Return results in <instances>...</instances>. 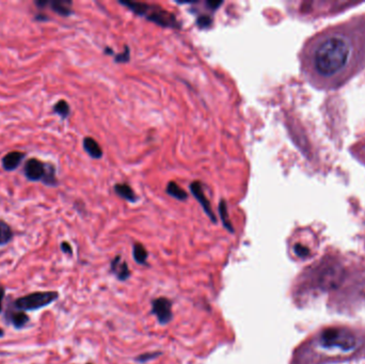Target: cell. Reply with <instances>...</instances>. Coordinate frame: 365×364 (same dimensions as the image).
Here are the masks:
<instances>
[{"label":"cell","instance_id":"cell-1","mask_svg":"<svg viewBox=\"0 0 365 364\" xmlns=\"http://www.w3.org/2000/svg\"><path fill=\"white\" fill-rule=\"evenodd\" d=\"M301 71L312 87L338 90L365 69V13L331 25L305 42Z\"/></svg>","mask_w":365,"mask_h":364},{"label":"cell","instance_id":"cell-2","mask_svg":"<svg viewBox=\"0 0 365 364\" xmlns=\"http://www.w3.org/2000/svg\"><path fill=\"white\" fill-rule=\"evenodd\" d=\"M362 339L349 328L332 327L319 331L309 342L305 353L307 364L354 355L362 345Z\"/></svg>","mask_w":365,"mask_h":364},{"label":"cell","instance_id":"cell-3","mask_svg":"<svg viewBox=\"0 0 365 364\" xmlns=\"http://www.w3.org/2000/svg\"><path fill=\"white\" fill-rule=\"evenodd\" d=\"M58 297L57 291H37L16 299L14 305L19 311H34L49 305Z\"/></svg>","mask_w":365,"mask_h":364},{"label":"cell","instance_id":"cell-4","mask_svg":"<svg viewBox=\"0 0 365 364\" xmlns=\"http://www.w3.org/2000/svg\"><path fill=\"white\" fill-rule=\"evenodd\" d=\"M145 16H146V18L148 20H151L152 23H155L162 27L180 28V23L176 20V17L173 14L162 10L159 6L148 4Z\"/></svg>","mask_w":365,"mask_h":364},{"label":"cell","instance_id":"cell-5","mask_svg":"<svg viewBox=\"0 0 365 364\" xmlns=\"http://www.w3.org/2000/svg\"><path fill=\"white\" fill-rule=\"evenodd\" d=\"M48 163H44L37 158L28 159L24 167V174L31 182H43L47 172Z\"/></svg>","mask_w":365,"mask_h":364},{"label":"cell","instance_id":"cell-6","mask_svg":"<svg viewBox=\"0 0 365 364\" xmlns=\"http://www.w3.org/2000/svg\"><path fill=\"white\" fill-rule=\"evenodd\" d=\"M152 313L156 315L161 325L168 324L173 317L172 302L164 297L155 299L152 302Z\"/></svg>","mask_w":365,"mask_h":364},{"label":"cell","instance_id":"cell-7","mask_svg":"<svg viewBox=\"0 0 365 364\" xmlns=\"http://www.w3.org/2000/svg\"><path fill=\"white\" fill-rule=\"evenodd\" d=\"M190 191H191V194L193 195V197L197 199V201L200 203V205L202 206L204 212L206 213V215L211 218V220L213 221V222H216L217 218H216V216H215V214L212 210L210 201L207 200V198L204 195V191H203L201 183H199V182L191 183L190 184Z\"/></svg>","mask_w":365,"mask_h":364},{"label":"cell","instance_id":"cell-8","mask_svg":"<svg viewBox=\"0 0 365 364\" xmlns=\"http://www.w3.org/2000/svg\"><path fill=\"white\" fill-rule=\"evenodd\" d=\"M26 157V154L23 152H10L2 158V168L5 171L15 170L20 162Z\"/></svg>","mask_w":365,"mask_h":364},{"label":"cell","instance_id":"cell-9","mask_svg":"<svg viewBox=\"0 0 365 364\" xmlns=\"http://www.w3.org/2000/svg\"><path fill=\"white\" fill-rule=\"evenodd\" d=\"M111 270L121 281H125L131 277V271L128 269L127 264L124 262V260L122 261L121 256H117V258L112 261Z\"/></svg>","mask_w":365,"mask_h":364},{"label":"cell","instance_id":"cell-10","mask_svg":"<svg viewBox=\"0 0 365 364\" xmlns=\"http://www.w3.org/2000/svg\"><path fill=\"white\" fill-rule=\"evenodd\" d=\"M349 152L363 166H365V136L358 139L353 146L349 147Z\"/></svg>","mask_w":365,"mask_h":364},{"label":"cell","instance_id":"cell-11","mask_svg":"<svg viewBox=\"0 0 365 364\" xmlns=\"http://www.w3.org/2000/svg\"><path fill=\"white\" fill-rule=\"evenodd\" d=\"M83 148H84V151L89 154V156H91L92 158H94V159L101 158V157L103 156V151H102L101 146H99L97 142L91 137L84 138Z\"/></svg>","mask_w":365,"mask_h":364},{"label":"cell","instance_id":"cell-12","mask_svg":"<svg viewBox=\"0 0 365 364\" xmlns=\"http://www.w3.org/2000/svg\"><path fill=\"white\" fill-rule=\"evenodd\" d=\"M114 191L118 196H120L121 198L125 199L126 201L130 202H136L138 200L137 196L134 192V190L132 189L131 186H128L126 184H117L116 186L113 187Z\"/></svg>","mask_w":365,"mask_h":364},{"label":"cell","instance_id":"cell-13","mask_svg":"<svg viewBox=\"0 0 365 364\" xmlns=\"http://www.w3.org/2000/svg\"><path fill=\"white\" fill-rule=\"evenodd\" d=\"M49 5H51V9L56 12L57 14H59L61 16H70L73 11L71 9L72 2L71 1H66V0H59V1H51L49 2Z\"/></svg>","mask_w":365,"mask_h":364},{"label":"cell","instance_id":"cell-14","mask_svg":"<svg viewBox=\"0 0 365 364\" xmlns=\"http://www.w3.org/2000/svg\"><path fill=\"white\" fill-rule=\"evenodd\" d=\"M167 194L171 197H173L174 199L181 200V201H183V200H186L188 198L187 192H186L185 190H183L175 182H170L168 184Z\"/></svg>","mask_w":365,"mask_h":364},{"label":"cell","instance_id":"cell-15","mask_svg":"<svg viewBox=\"0 0 365 364\" xmlns=\"http://www.w3.org/2000/svg\"><path fill=\"white\" fill-rule=\"evenodd\" d=\"M13 238V231L11 226L0 219V246L6 245Z\"/></svg>","mask_w":365,"mask_h":364},{"label":"cell","instance_id":"cell-16","mask_svg":"<svg viewBox=\"0 0 365 364\" xmlns=\"http://www.w3.org/2000/svg\"><path fill=\"white\" fill-rule=\"evenodd\" d=\"M219 214H220V218L222 220L223 226L225 229L230 232V233H234V227L231 223L230 219H228V213H227V206L226 203L224 201H221L219 204Z\"/></svg>","mask_w":365,"mask_h":364},{"label":"cell","instance_id":"cell-17","mask_svg":"<svg viewBox=\"0 0 365 364\" xmlns=\"http://www.w3.org/2000/svg\"><path fill=\"white\" fill-rule=\"evenodd\" d=\"M10 322L16 329H20V328L25 327V325H27V323L29 322V317L24 312H14L10 317Z\"/></svg>","mask_w":365,"mask_h":364},{"label":"cell","instance_id":"cell-18","mask_svg":"<svg viewBox=\"0 0 365 364\" xmlns=\"http://www.w3.org/2000/svg\"><path fill=\"white\" fill-rule=\"evenodd\" d=\"M133 255H134L135 261L138 264H146L148 254H147L146 249L143 247V245L135 244L133 248Z\"/></svg>","mask_w":365,"mask_h":364},{"label":"cell","instance_id":"cell-19","mask_svg":"<svg viewBox=\"0 0 365 364\" xmlns=\"http://www.w3.org/2000/svg\"><path fill=\"white\" fill-rule=\"evenodd\" d=\"M54 111L59 117H61V119H67L70 116V112H71L70 105L66 101H64V99H61V101L57 102L55 104Z\"/></svg>","mask_w":365,"mask_h":364},{"label":"cell","instance_id":"cell-20","mask_svg":"<svg viewBox=\"0 0 365 364\" xmlns=\"http://www.w3.org/2000/svg\"><path fill=\"white\" fill-rule=\"evenodd\" d=\"M294 252L298 256V258L305 259V258H307V256H310L311 250L307 246L300 244V242L298 244V242H297V244L294 245Z\"/></svg>","mask_w":365,"mask_h":364},{"label":"cell","instance_id":"cell-21","mask_svg":"<svg viewBox=\"0 0 365 364\" xmlns=\"http://www.w3.org/2000/svg\"><path fill=\"white\" fill-rule=\"evenodd\" d=\"M213 24V18L210 15H201L197 19V25L200 29H206L210 28Z\"/></svg>","mask_w":365,"mask_h":364},{"label":"cell","instance_id":"cell-22","mask_svg":"<svg viewBox=\"0 0 365 364\" xmlns=\"http://www.w3.org/2000/svg\"><path fill=\"white\" fill-rule=\"evenodd\" d=\"M130 59H131V52H130V48H128V46H125V52L116 56V62H119V63L128 62Z\"/></svg>","mask_w":365,"mask_h":364},{"label":"cell","instance_id":"cell-23","mask_svg":"<svg viewBox=\"0 0 365 364\" xmlns=\"http://www.w3.org/2000/svg\"><path fill=\"white\" fill-rule=\"evenodd\" d=\"M158 356H160V353H148V354H145V355L139 356L136 360L140 361V362H146L147 360H152V359L157 358Z\"/></svg>","mask_w":365,"mask_h":364},{"label":"cell","instance_id":"cell-24","mask_svg":"<svg viewBox=\"0 0 365 364\" xmlns=\"http://www.w3.org/2000/svg\"><path fill=\"white\" fill-rule=\"evenodd\" d=\"M223 1H207L206 2V5L209 6V9L213 10V11H216L218 10V8L220 5H222Z\"/></svg>","mask_w":365,"mask_h":364},{"label":"cell","instance_id":"cell-25","mask_svg":"<svg viewBox=\"0 0 365 364\" xmlns=\"http://www.w3.org/2000/svg\"><path fill=\"white\" fill-rule=\"evenodd\" d=\"M61 250L64 252V253H69V254H72V252H73V250H72V247L71 245L69 244V242L67 241H63L61 244Z\"/></svg>","mask_w":365,"mask_h":364},{"label":"cell","instance_id":"cell-26","mask_svg":"<svg viewBox=\"0 0 365 364\" xmlns=\"http://www.w3.org/2000/svg\"><path fill=\"white\" fill-rule=\"evenodd\" d=\"M4 298V289L0 287V313L2 312V301Z\"/></svg>","mask_w":365,"mask_h":364},{"label":"cell","instance_id":"cell-27","mask_svg":"<svg viewBox=\"0 0 365 364\" xmlns=\"http://www.w3.org/2000/svg\"><path fill=\"white\" fill-rule=\"evenodd\" d=\"M3 334H4L3 330L1 329V328H0V338H2V337H3Z\"/></svg>","mask_w":365,"mask_h":364},{"label":"cell","instance_id":"cell-28","mask_svg":"<svg viewBox=\"0 0 365 364\" xmlns=\"http://www.w3.org/2000/svg\"><path fill=\"white\" fill-rule=\"evenodd\" d=\"M88 364H90V363H88Z\"/></svg>","mask_w":365,"mask_h":364}]
</instances>
